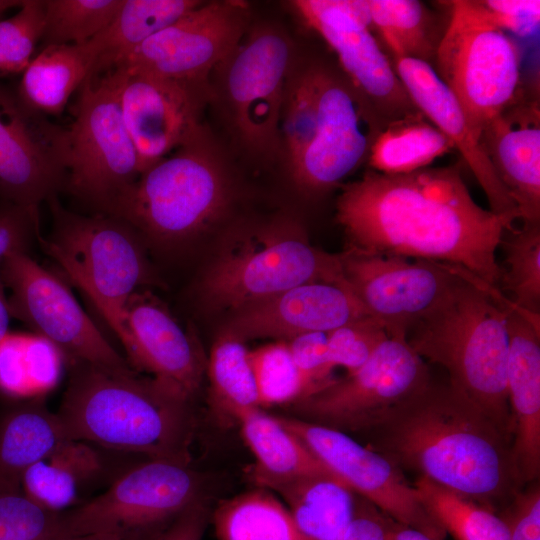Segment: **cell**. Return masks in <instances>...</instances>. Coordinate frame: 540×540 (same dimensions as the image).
<instances>
[{
	"label": "cell",
	"instance_id": "f5cc1de1",
	"mask_svg": "<svg viewBox=\"0 0 540 540\" xmlns=\"http://www.w3.org/2000/svg\"><path fill=\"white\" fill-rule=\"evenodd\" d=\"M10 311L8 307V302L4 298V294L1 288L0 283V341L7 335L9 332V317Z\"/></svg>",
	"mask_w": 540,
	"mask_h": 540
},
{
	"label": "cell",
	"instance_id": "b9f144b4",
	"mask_svg": "<svg viewBox=\"0 0 540 540\" xmlns=\"http://www.w3.org/2000/svg\"><path fill=\"white\" fill-rule=\"evenodd\" d=\"M89 483L78 470L50 455L25 472L21 490L42 507L61 512L77 500L80 490Z\"/></svg>",
	"mask_w": 540,
	"mask_h": 540
},
{
	"label": "cell",
	"instance_id": "44dd1931",
	"mask_svg": "<svg viewBox=\"0 0 540 540\" xmlns=\"http://www.w3.org/2000/svg\"><path fill=\"white\" fill-rule=\"evenodd\" d=\"M127 361L155 381L190 401L199 389L206 359L192 335L150 292L139 290L125 310Z\"/></svg>",
	"mask_w": 540,
	"mask_h": 540
},
{
	"label": "cell",
	"instance_id": "f907efd6",
	"mask_svg": "<svg viewBox=\"0 0 540 540\" xmlns=\"http://www.w3.org/2000/svg\"><path fill=\"white\" fill-rule=\"evenodd\" d=\"M208 520L203 500L188 508L156 540H202Z\"/></svg>",
	"mask_w": 540,
	"mask_h": 540
},
{
	"label": "cell",
	"instance_id": "f546056e",
	"mask_svg": "<svg viewBox=\"0 0 540 540\" xmlns=\"http://www.w3.org/2000/svg\"><path fill=\"white\" fill-rule=\"evenodd\" d=\"M202 3L197 0H124L110 25L93 38L99 55L92 77L113 70L150 37Z\"/></svg>",
	"mask_w": 540,
	"mask_h": 540
},
{
	"label": "cell",
	"instance_id": "c3c4849f",
	"mask_svg": "<svg viewBox=\"0 0 540 540\" xmlns=\"http://www.w3.org/2000/svg\"><path fill=\"white\" fill-rule=\"evenodd\" d=\"M509 540H540V488L518 491L504 515Z\"/></svg>",
	"mask_w": 540,
	"mask_h": 540
},
{
	"label": "cell",
	"instance_id": "8fae6325",
	"mask_svg": "<svg viewBox=\"0 0 540 540\" xmlns=\"http://www.w3.org/2000/svg\"><path fill=\"white\" fill-rule=\"evenodd\" d=\"M431 382L406 338L388 336L359 369L297 402L309 422L339 431H371Z\"/></svg>",
	"mask_w": 540,
	"mask_h": 540
},
{
	"label": "cell",
	"instance_id": "4316f807",
	"mask_svg": "<svg viewBox=\"0 0 540 540\" xmlns=\"http://www.w3.org/2000/svg\"><path fill=\"white\" fill-rule=\"evenodd\" d=\"M268 490L280 495L307 540H341L355 514L356 493L335 474L302 476Z\"/></svg>",
	"mask_w": 540,
	"mask_h": 540
},
{
	"label": "cell",
	"instance_id": "7bdbcfd3",
	"mask_svg": "<svg viewBox=\"0 0 540 540\" xmlns=\"http://www.w3.org/2000/svg\"><path fill=\"white\" fill-rule=\"evenodd\" d=\"M60 516L22 491L0 494V540H56Z\"/></svg>",
	"mask_w": 540,
	"mask_h": 540
},
{
	"label": "cell",
	"instance_id": "816d5d0a",
	"mask_svg": "<svg viewBox=\"0 0 540 540\" xmlns=\"http://www.w3.org/2000/svg\"><path fill=\"white\" fill-rule=\"evenodd\" d=\"M387 540H444L430 536L417 529L394 522L387 536Z\"/></svg>",
	"mask_w": 540,
	"mask_h": 540
},
{
	"label": "cell",
	"instance_id": "60d3db41",
	"mask_svg": "<svg viewBox=\"0 0 540 540\" xmlns=\"http://www.w3.org/2000/svg\"><path fill=\"white\" fill-rule=\"evenodd\" d=\"M44 29V0H22L15 14L0 19V77L22 73L34 57Z\"/></svg>",
	"mask_w": 540,
	"mask_h": 540
},
{
	"label": "cell",
	"instance_id": "e0dca14e",
	"mask_svg": "<svg viewBox=\"0 0 540 540\" xmlns=\"http://www.w3.org/2000/svg\"><path fill=\"white\" fill-rule=\"evenodd\" d=\"M67 127L28 108L0 83V197L38 211L65 188Z\"/></svg>",
	"mask_w": 540,
	"mask_h": 540
},
{
	"label": "cell",
	"instance_id": "ac0fdd59",
	"mask_svg": "<svg viewBox=\"0 0 540 540\" xmlns=\"http://www.w3.org/2000/svg\"><path fill=\"white\" fill-rule=\"evenodd\" d=\"M277 419L356 494L383 514L401 525L444 539L446 532L426 511L401 468L390 459L342 431L304 419Z\"/></svg>",
	"mask_w": 540,
	"mask_h": 540
},
{
	"label": "cell",
	"instance_id": "d4e9b609",
	"mask_svg": "<svg viewBox=\"0 0 540 540\" xmlns=\"http://www.w3.org/2000/svg\"><path fill=\"white\" fill-rule=\"evenodd\" d=\"M394 69L419 111L453 143L484 191L490 210L515 222L518 210L498 179L479 136L434 67L412 58H393Z\"/></svg>",
	"mask_w": 540,
	"mask_h": 540
},
{
	"label": "cell",
	"instance_id": "52a82bcc",
	"mask_svg": "<svg viewBox=\"0 0 540 540\" xmlns=\"http://www.w3.org/2000/svg\"><path fill=\"white\" fill-rule=\"evenodd\" d=\"M309 282L348 285L339 253L311 245L284 223L233 240L208 266L200 291L211 305L236 312Z\"/></svg>",
	"mask_w": 540,
	"mask_h": 540
},
{
	"label": "cell",
	"instance_id": "9a60e30c",
	"mask_svg": "<svg viewBox=\"0 0 540 540\" xmlns=\"http://www.w3.org/2000/svg\"><path fill=\"white\" fill-rule=\"evenodd\" d=\"M339 257L348 286L388 336L406 338L460 277L461 267L429 260L368 254L347 247Z\"/></svg>",
	"mask_w": 540,
	"mask_h": 540
},
{
	"label": "cell",
	"instance_id": "d6986e66",
	"mask_svg": "<svg viewBox=\"0 0 540 540\" xmlns=\"http://www.w3.org/2000/svg\"><path fill=\"white\" fill-rule=\"evenodd\" d=\"M109 72L138 156L140 174L203 131L200 116L213 96L209 83L176 81L122 69Z\"/></svg>",
	"mask_w": 540,
	"mask_h": 540
},
{
	"label": "cell",
	"instance_id": "ba28073f",
	"mask_svg": "<svg viewBox=\"0 0 540 540\" xmlns=\"http://www.w3.org/2000/svg\"><path fill=\"white\" fill-rule=\"evenodd\" d=\"M434 68L479 136L482 128L523 93L521 53L477 0L451 1Z\"/></svg>",
	"mask_w": 540,
	"mask_h": 540
},
{
	"label": "cell",
	"instance_id": "8992f818",
	"mask_svg": "<svg viewBox=\"0 0 540 540\" xmlns=\"http://www.w3.org/2000/svg\"><path fill=\"white\" fill-rule=\"evenodd\" d=\"M48 204L52 230L47 238L39 236L46 253L90 299L125 347L126 305L149 279L142 240L117 217L74 213L57 197Z\"/></svg>",
	"mask_w": 540,
	"mask_h": 540
},
{
	"label": "cell",
	"instance_id": "3957f363",
	"mask_svg": "<svg viewBox=\"0 0 540 540\" xmlns=\"http://www.w3.org/2000/svg\"><path fill=\"white\" fill-rule=\"evenodd\" d=\"M188 404L134 370L77 362L57 415L69 439L149 459L189 462Z\"/></svg>",
	"mask_w": 540,
	"mask_h": 540
},
{
	"label": "cell",
	"instance_id": "681fc988",
	"mask_svg": "<svg viewBox=\"0 0 540 540\" xmlns=\"http://www.w3.org/2000/svg\"><path fill=\"white\" fill-rule=\"evenodd\" d=\"M394 522L359 496L354 517L341 540H387Z\"/></svg>",
	"mask_w": 540,
	"mask_h": 540
},
{
	"label": "cell",
	"instance_id": "f35d334b",
	"mask_svg": "<svg viewBox=\"0 0 540 540\" xmlns=\"http://www.w3.org/2000/svg\"><path fill=\"white\" fill-rule=\"evenodd\" d=\"M260 407L299 402L313 387L296 366L284 340L249 350Z\"/></svg>",
	"mask_w": 540,
	"mask_h": 540
},
{
	"label": "cell",
	"instance_id": "603a6c76",
	"mask_svg": "<svg viewBox=\"0 0 540 540\" xmlns=\"http://www.w3.org/2000/svg\"><path fill=\"white\" fill-rule=\"evenodd\" d=\"M539 93L521 96L486 124L479 142L523 225L540 224Z\"/></svg>",
	"mask_w": 540,
	"mask_h": 540
},
{
	"label": "cell",
	"instance_id": "ffe728a7",
	"mask_svg": "<svg viewBox=\"0 0 540 540\" xmlns=\"http://www.w3.org/2000/svg\"><path fill=\"white\" fill-rule=\"evenodd\" d=\"M318 122L315 136L290 167L303 192L319 196L367 161L374 134L362 102L347 78L317 65Z\"/></svg>",
	"mask_w": 540,
	"mask_h": 540
},
{
	"label": "cell",
	"instance_id": "83f0119b",
	"mask_svg": "<svg viewBox=\"0 0 540 540\" xmlns=\"http://www.w3.org/2000/svg\"><path fill=\"white\" fill-rule=\"evenodd\" d=\"M244 441L255 458L252 477L260 488L307 475L334 474L277 417L261 408L238 415Z\"/></svg>",
	"mask_w": 540,
	"mask_h": 540
},
{
	"label": "cell",
	"instance_id": "484cf974",
	"mask_svg": "<svg viewBox=\"0 0 540 540\" xmlns=\"http://www.w3.org/2000/svg\"><path fill=\"white\" fill-rule=\"evenodd\" d=\"M98 55L93 38L79 45L43 47L21 73L16 93L31 110L47 117L60 115L76 90L92 77Z\"/></svg>",
	"mask_w": 540,
	"mask_h": 540
},
{
	"label": "cell",
	"instance_id": "ab89813d",
	"mask_svg": "<svg viewBox=\"0 0 540 540\" xmlns=\"http://www.w3.org/2000/svg\"><path fill=\"white\" fill-rule=\"evenodd\" d=\"M318 122L317 65L289 76L281 114V133L290 167L313 140Z\"/></svg>",
	"mask_w": 540,
	"mask_h": 540
},
{
	"label": "cell",
	"instance_id": "11a10c76",
	"mask_svg": "<svg viewBox=\"0 0 540 540\" xmlns=\"http://www.w3.org/2000/svg\"><path fill=\"white\" fill-rule=\"evenodd\" d=\"M22 0H0V19L10 9L18 8Z\"/></svg>",
	"mask_w": 540,
	"mask_h": 540
},
{
	"label": "cell",
	"instance_id": "d6a6232c",
	"mask_svg": "<svg viewBox=\"0 0 540 540\" xmlns=\"http://www.w3.org/2000/svg\"><path fill=\"white\" fill-rule=\"evenodd\" d=\"M212 519L218 540H307L284 503L264 488L221 502Z\"/></svg>",
	"mask_w": 540,
	"mask_h": 540
},
{
	"label": "cell",
	"instance_id": "30bf717a",
	"mask_svg": "<svg viewBox=\"0 0 540 540\" xmlns=\"http://www.w3.org/2000/svg\"><path fill=\"white\" fill-rule=\"evenodd\" d=\"M67 127L65 188L105 214L140 175L138 156L124 124L110 72L88 78L79 89Z\"/></svg>",
	"mask_w": 540,
	"mask_h": 540
},
{
	"label": "cell",
	"instance_id": "4dcf8cb0",
	"mask_svg": "<svg viewBox=\"0 0 540 540\" xmlns=\"http://www.w3.org/2000/svg\"><path fill=\"white\" fill-rule=\"evenodd\" d=\"M454 149L449 138L423 114L385 127L374 138L367 162L383 174H406L429 167Z\"/></svg>",
	"mask_w": 540,
	"mask_h": 540
},
{
	"label": "cell",
	"instance_id": "836d02e7",
	"mask_svg": "<svg viewBox=\"0 0 540 540\" xmlns=\"http://www.w3.org/2000/svg\"><path fill=\"white\" fill-rule=\"evenodd\" d=\"M370 28L377 31L393 58L435 62L438 36L431 11L417 0H365Z\"/></svg>",
	"mask_w": 540,
	"mask_h": 540
},
{
	"label": "cell",
	"instance_id": "d590c367",
	"mask_svg": "<svg viewBox=\"0 0 540 540\" xmlns=\"http://www.w3.org/2000/svg\"><path fill=\"white\" fill-rule=\"evenodd\" d=\"M245 341L222 331L206 363L211 397L218 408L235 419L252 408H261Z\"/></svg>",
	"mask_w": 540,
	"mask_h": 540
},
{
	"label": "cell",
	"instance_id": "5b68a950",
	"mask_svg": "<svg viewBox=\"0 0 540 540\" xmlns=\"http://www.w3.org/2000/svg\"><path fill=\"white\" fill-rule=\"evenodd\" d=\"M228 193L225 173L202 131L142 172L105 214L126 222L143 243L174 248L221 215Z\"/></svg>",
	"mask_w": 540,
	"mask_h": 540
},
{
	"label": "cell",
	"instance_id": "74e56055",
	"mask_svg": "<svg viewBox=\"0 0 540 540\" xmlns=\"http://www.w3.org/2000/svg\"><path fill=\"white\" fill-rule=\"evenodd\" d=\"M124 0H44L43 47L83 44L104 31Z\"/></svg>",
	"mask_w": 540,
	"mask_h": 540
},
{
	"label": "cell",
	"instance_id": "5bb4252c",
	"mask_svg": "<svg viewBox=\"0 0 540 540\" xmlns=\"http://www.w3.org/2000/svg\"><path fill=\"white\" fill-rule=\"evenodd\" d=\"M293 5L336 53L375 137L391 123L422 114L373 31L348 9L345 0H297Z\"/></svg>",
	"mask_w": 540,
	"mask_h": 540
},
{
	"label": "cell",
	"instance_id": "7a4b0ae2",
	"mask_svg": "<svg viewBox=\"0 0 540 540\" xmlns=\"http://www.w3.org/2000/svg\"><path fill=\"white\" fill-rule=\"evenodd\" d=\"M369 432L399 468L489 508L519 491L512 438L450 384L430 382Z\"/></svg>",
	"mask_w": 540,
	"mask_h": 540
},
{
	"label": "cell",
	"instance_id": "f1b7e54d",
	"mask_svg": "<svg viewBox=\"0 0 540 540\" xmlns=\"http://www.w3.org/2000/svg\"><path fill=\"white\" fill-rule=\"evenodd\" d=\"M68 439L57 413L32 402L0 417V494L21 490L25 472Z\"/></svg>",
	"mask_w": 540,
	"mask_h": 540
},
{
	"label": "cell",
	"instance_id": "6da1fadb",
	"mask_svg": "<svg viewBox=\"0 0 540 540\" xmlns=\"http://www.w3.org/2000/svg\"><path fill=\"white\" fill-rule=\"evenodd\" d=\"M341 186L336 220L347 248L459 266L499 289L496 252L514 222L473 199L458 164L395 175L370 169Z\"/></svg>",
	"mask_w": 540,
	"mask_h": 540
},
{
	"label": "cell",
	"instance_id": "1f68e13d",
	"mask_svg": "<svg viewBox=\"0 0 540 540\" xmlns=\"http://www.w3.org/2000/svg\"><path fill=\"white\" fill-rule=\"evenodd\" d=\"M63 356L36 333L9 331L0 341V391L27 398L51 390L60 379Z\"/></svg>",
	"mask_w": 540,
	"mask_h": 540
},
{
	"label": "cell",
	"instance_id": "2e32d148",
	"mask_svg": "<svg viewBox=\"0 0 540 540\" xmlns=\"http://www.w3.org/2000/svg\"><path fill=\"white\" fill-rule=\"evenodd\" d=\"M248 20L245 2H203L150 37L114 69L176 81L209 83L210 74L242 41Z\"/></svg>",
	"mask_w": 540,
	"mask_h": 540
},
{
	"label": "cell",
	"instance_id": "db71d44e",
	"mask_svg": "<svg viewBox=\"0 0 540 540\" xmlns=\"http://www.w3.org/2000/svg\"><path fill=\"white\" fill-rule=\"evenodd\" d=\"M56 540H120V539L112 534L92 533V534L58 537Z\"/></svg>",
	"mask_w": 540,
	"mask_h": 540
},
{
	"label": "cell",
	"instance_id": "7c38bea8",
	"mask_svg": "<svg viewBox=\"0 0 540 540\" xmlns=\"http://www.w3.org/2000/svg\"><path fill=\"white\" fill-rule=\"evenodd\" d=\"M291 44L278 30H252L222 68L221 99L228 121L247 148L279 147L281 114L291 74Z\"/></svg>",
	"mask_w": 540,
	"mask_h": 540
},
{
	"label": "cell",
	"instance_id": "ee69618b",
	"mask_svg": "<svg viewBox=\"0 0 540 540\" xmlns=\"http://www.w3.org/2000/svg\"><path fill=\"white\" fill-rule=\"evenodd\" d=\"M388 337L379 320L366 316L327 332L328 358L332 367L348 374L359 369Z\"/></svg>",
	"mask_w": 540,
	"mask_h": 540
},
{
	"label": "cell",
	"instance_id": "8d00e7d4",
	"mask_svg": "<svg viewBox=\"0 0 540 540\" xmlns=\"http://www.w3.org/2000/svg\"><path fill=\"white\" fill-rule=\"evenodd\" d=\"M500 246L505 264L499 290L520 309L540 315V224L506 231Z\"/></svg>",
	"mask_w": 540,
	"mask_h": 540
},
{
	"label": "cell",
	"instance_id": "277c9868",
	"mask_svg": "<svg viewBox=\"0 0 540 540\" xmlns=\"http://www.w3.org/2000/svg\"><path fill=\"white\" fill-rule=\"evenodd\" d=\"M510 301L461 268L445 298L411 328L406 340L421 358L441 365L449 384L512 438L506 390L505 306Z\"/></svg>",
	"mask_w": 540,
	"mask_h": 540
},
{
	"label": "cell",
	"instance_id": "cb8c5ba5",
	"mask_svg": "<svg viewBox=\"0 0 540 540\" xmlns=\"http://www.w3.org/2000/svg\"><path fill=\"white\" fill-rule=\"evenodd\" d=\"M508 332L506 390L511 454L521 483L540 472V315L505 306Z\"/></svg>",
	"mask_w": 540,
	"mask_h": 540
},
{
	"label": "cell",
	"instance_id": "e575fe53",
	"mask_svg": "<svg viewBox=\"0 0 540 540\" xmlns=\"http://www.w3.org/2000/svg\"><path fill=\"white\" fill-rule=\"evenodd\" d=\"M419 498L437 524L455 540H509L503 519L475 500L418 476Z\"/></svg>",
	"mask_w": 540,
	"mask_h": 540
},
{
	"label": "cell",
	"instance_id": "bcb514c9",
	"mask_svg": "<svg viewBox=\"0 0 540 540\" xmlns=\"http://www.w3.org/2000/svg\"><path fill=\"white\" fill-rule=\"evenodd\" d=\"M485 16L504 32L533 35L540 23L539 0H477Z\"/></svg>",
	"mask_w": 540,
	"mask_h": 540
},
{
	"label": "cell",
	"instance_id": "4fadbf2b",
	"mask_svg": "<svg viewBox=\"0 0 540 540\" xmlns=\"http://www.w3.org/2000/svg\"><path fill=\"white\" fill-rule=\"evenodd\" d=\"M11 292L10 314L53 343L73 363L119 371L133 370L83 310L67 285L33 260L16 252L0 262Z\"/></svg>",
	"mask_w": 540,
	"mask_h": 540
},
{
	"label": "cell",
	"instance_id": "9c48e42d",
	"mask_svg": "<svg viewBox=\"0 0 540 540\" xmlns=\"http://www.w3.org/2000/svg\"><path fill=\"white\" fill-rule=\"evenodd\" d=\"M189 462L149 459L121 473L100 495L61 511L59 537L92 533L120 540H156L202 499Z\"/></svg>",
	"mask_w": 540,
	"mask_h": 540
},
{
	"label": "cell",
	"instance_id": "7dc6e473",
	"mask_svg": "<svg viewBox=\"0 0 540 540\" xmlns=\"http://www.w3.org/2000/svg\"><path fill=\"white\" fill-rule=\"evenodd\" d=\"M0 208V262L16 252H27L33 235H39L38 211L5 202Z\"/></svg>",
	"mask_w": 540,
	"mask_h": 540
},
{
	"label": "cell",
	"instance_id": "7402d4cb",
	"mask_svg": "<svg viewBox=\"0 0 540 540\" xmlns=\"http://www.w3.org/2000/svg\"><path fill=\"white\" fill-rule=\"evenodd\" d=\"M371 316L348 285L309 282L233 312L224 331L251 338L288 340L309 332H329Z\"/></svg>",
	"mask_w": 540,
	"mask_h": 540
},
{
	"label": "cell",
	"instance_id": "f6af8a7d",
	"mask_svg": "<svg viewBox=\"0 0 540 540\" xmlns=\"http://www.w3.org/2000/svg\"><path fill=\"white\" fill-rule=\"evenodd\" d=\"M286 341L291 356L313 387V393L330 383L333 370L328 358L327 332H309Z\"/></svg>",
	"mask_w": 540,
	"mask_h": 540
}]
</instances>
